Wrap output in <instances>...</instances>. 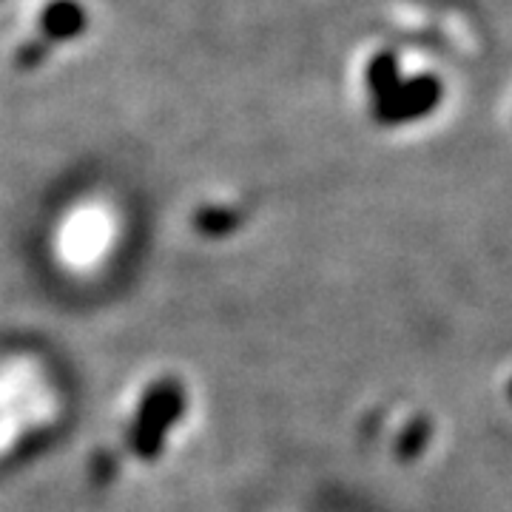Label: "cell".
<instances>
[{
	"label": "cell",
	"instance_id": "cell-1",
	"mask_svg": "<svg viewBox=\"0 0 512 512\" xmlns=\"http://www.w3.org/2000/svg\"><path fill=\"white\" fill-rule=\"evenodd\" d=\"M367 94L373 117L382 126H404L419 117H427L439 106L441 86L433 77H413L407 80L399 72V60L382 52L367 63Z\"/></svg>",
	"mask_w": 512,
	"mask_h": 512
},
{
	"label": "cell",
	"instance_id": "cell-2",
	"mask_svg": "<svg viewBox=\"0 0 512 512\" xmlns=\"http://www.w3.org/2000/svg\"><path fill=\"white\" fill-rule=\"evenodd\" d=\"M185 413L183 390L177 384H157L143 402L137 430H134V444L143 458H154L168 441V433L180 424Z\"/></svg>",
	"mask_w": 512,
	"mask_h": 512
},
{
	"label": "cell",
	"instance_id": "cell-3",
	"mask_svg": "<svg viewBox=\"0 0 512 512\" xmlns=\"http://www.w3.org/2000/svg\"><path fill=\"white\" fill-rule=\"evenodd\" d=\"M111 242V220L100 208H80L60 234V256L74 268H86L106 254Z\"/></svg>",
	"mask_w": 512,
	"mask_h": 512
}]
</instances>
